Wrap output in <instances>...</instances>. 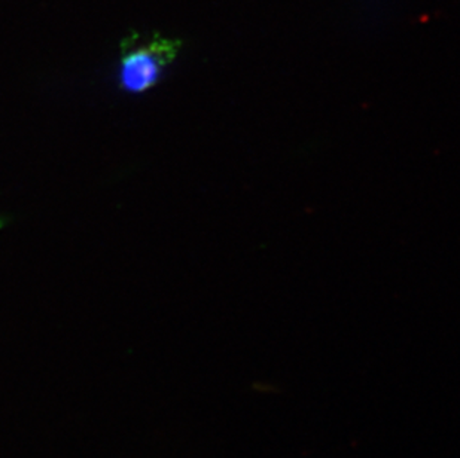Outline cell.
<instances>
[{
  "instance_id": "obj_2",
  "label": "cell",
  "mask_w": 460,
  "mask_h": 458,
  "mask_svg": "<svg viewBox=\"0 0 460 458\" xmlns=\"http://www.w3.org/2000/svg\"><path fill=\"white\" fill-rule=\"evenodd\" d=\"M0 226H2V224H0Z\"/></svg>"
},
{
  "instance_id": "obj_1",
  "label": "cell",
  "mask_w": 460,
  "mask_h": 458,
  "mask_svg": "<svg viewBox=\"0 0 460 458\" xmlns=\"http://www.w3.org/2000/svg\"><path fill=\"white\" fill-rule=\"evenodd\" d=\"M181 49L182 42L179 40L161 35L127 36L121 44L119 87L130 94L148 92L160 83Z\"/></svg>"
}]
</instances>
